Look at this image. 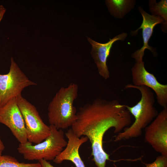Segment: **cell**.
<instances>
[{
    "label": "cell",
    "mask_w": 167,
    "mask_h": 167,
    "mask_svg": "<svg viewBox=\"0 0 167 167\" xmlns=\"http://www.w3.org/2000/svg\"><path fill=\"white\" fill-rule=\"evenodd\" d=\"M167 0H161L157 2L155 0H150L148 2L149 11L151 15L162 18L166 24H167Z\"/></svg>",
    "instance_id": "cell-14"
},
{
    "label": "cell",
    "mask_w": 167,
    "mask_h": 167,
    "mask_svg": "<svg viewBox=\"0 0 167 167\" xmlns=\"http://www.w3.org/2000/svg\"><path fill=\"white\" fill-rule=\"evenodd\" d=\"M1 155H2V153H1V152H0V156H1Z\"/></svg>",
    "instance_id": "cell-20"
},
{
    "label": "cell",
    "mask_w": 167,
    "mask_h": 167,
    "mask_svg": "<svg viewBox=\"0 0 167 167\" xmlns=\"http://www.w3.org/2000/svg\"><path fill=\"white\" fill-rule=\"evenodd\" d=\"M146 167H167V156L160 155L158 156L153 162L145 163L142 162Z\"/></svg>",
    "instance_id": "cell-16"
},
{
    "label": "cell",
    "mask_w": 167,
    "mask_h": 167,
    "mask_svg": "<svg viewBox=\"0 0 167 167\" xmlns=\"http://www.w3.org/2000/svg\"><path fill=\"white\" fill-rule=\"evenodd\" d=\"M133 85L145 86L155 92L158 103L163 108H167V85L158 82L152 73L145 69L143 61L135 62L131 69Z\"/></svg>",
    "instance_id": "cell-9"
},
{
    "label": "cell",
    "mask_w": 167,
    "mask_h": 167,
    "mask_svg": "<svg viewBox=\"0 0 167 167\" xmlns=\"http://www.w3.org/2000/svg\"><path fill=\"white\" fill-rule=\"evenodd\" d=\"M6 9L4 6L2 5H0V22L2 19L5 14Z\"/></svg>",
    "instance_id": "cell-18"
},
{
    "label": "cell",
    "mask_w": 167,
    "mask_h": 167,
    "mask_svg": "<svg viewBox=\"0 0 167 167\" xmlns=\"http://www.w3.org/2000/svg\"><path fill=\"white\" fill-rule=\"evenodd\" d=\"M133 88L138 90L141 94L139 101L133 106L124 105L135 120L129 127L115 136L114 141L118 142L123 140L138 137L142 134L143 130L157 116L159 113L154 106V94L149 88L145 86H135L128 84L124 89Z\"/></svg>",
    "instance_id": "cell-2"
},
{
    "label": "cell",
    "mask_w": 167,
    "mask_h": 167,
    "mask_svg": "<svg viewBox=\"0 0 167 167\" xmlns=\"http://www.w3.org/2000/svg\"><path fill=\"white\" fill-rule=\"evenodd\" d=\"M16 98L24 120L28 141L36 144L41 143L49 135V126L44 122L36 107L21 94Z\"/></svg>",
    "instance_id": "cell-5"
},
{
    "label": "cell",
    "mask_w": 167,
    "mask_h": 167,
    "mask_svg": "<svg viewBox=\"0 0 167 167\" xmlns=\"http://www.w3.org/2000/svg\"><path fill=\"white\" fill-rule=\"evenodd\" d=\"M68 139L66 148L53 160L57 164H60L66 160L72 162L76 167H86L79 153L81 145L88 140L86 136L79 137L71 128L65 133Z\"/></svg>",
    "instance_id": "cell-12"
},
{
    "label": "cell",
    "mask_w": 167,
    "mask_h": 167,
    "mask_svg": "<svg viewBox=\"0 0 167 167\" xmlns=\"http://www.w3.org/2000/svg\"><path fill=\"white\" fill-rule=\"evenodd\" d=\"M131 122V114L124 105L116 100L97 98L79 108L71 129L79 137L88 138L91 144L92 160L97 167H105L106 161L110 160L103 146L105 133L113 128L114 133L118 134Z\"/></svg>",
    "instance_id": "cell-1"
},
{
    "label": "cell",
    "mask_w": 167,
    "mask_h": 167,
    "mask_svg": "<svg viewBox=\"0 0 167 167\" xmlns=\"http://www.w3.org/2000/svg\"><path fill=\"white\" fill-rule=\"evenodd\" d=\"M49 126V135L41 143L34 145L28 141L19 143L17 150L25 159L53 161L66 146L67 142L65 139L63 130L57 129L52 125Z\"/></svg>",
    "instance_id": "cell-4"
},
{
    "label": "cell",
    "mask_w": 167,
    "mask_h": 167,
    "mask_svg": "<svg viewBox=\"0 0 167 167\" xmlns=\"http://www.w3.org/2000/svg\"><path fill=\"white\" fill-rule=\"evenodd\" d=\"M105 4L110 14L117 19H122L134 8L135 0H106Z\"/></svg>",
    "instance_id": "cell-13"
},
{
    "label": "cell",
    "mask_w": 167,
    "mask_h": 167,
    "mask_svg": "<svg viewBox=\"0 0 167 167\" xmlns=\"http://www.w3.org/2000/svg\"><path fill=\"white\" fill-rule=\"evenodd\" d=\"M0 123L10 129L20 143L28 142L24 120L16 98H12L0 107Z\"/></svg>",
    "instance_id": "cell-8"
},
{
    "label": "cell",
    "mask_w": 167,
    "mask_h": 167,
    "mask_svg": "<svg viewBox=\"0 0 167 167\" xmlns=\"http://www.w3.org/2000/svg\"><path fill=\"white\" fill-rule=\"evenodd\" d=\"M138 10L143 17L142 23L137 29L131 32V35L135 36L137 35L138 31L142 29L143 45L141 49L134 52L131 57L134 58L135 62L143 61L145 49H149L154 56H156L155 49L148 45V41L153 33L154 27L157 24H162L165 21L161 17L150 15L145 11L141 6L138 7Z\"/></svg>",
    "instance_id": "cell-11"
},
{
    "label": "cell",
    "mask_w": 167,
    "mask_h": 167,
    "mask_svg": "<svg viewBox=\"0 0 167 167\" xmlns=\"http://www.w3.org/2000/svg\"><path fill=\"white\" fill-rule=\"evenodd\" d=\"M38 161L41 164V167H55L51 164L49 161L41 159ZM71 167H73L71 166Z\"/></svg>",
    "instance_id": "cell-17"
},
{
    "label": "cell",
    "mask_w": 167,
    "mask_h": 167,
    "mask_svg": "<svg viewBox=\"0 0 167 167\" xmlns=\"http://www.w3.org/2000/svg\"><path fill=\"white\" fill-rule=\"evenodd\" d=\"M78 86L70 83L62 87L56 93L48 107L50 125L57 129H65L71 126L77 119V111L74 106L78 95Z\"/></svg>",
    "instance_id": "cell-3"
},
{
    "label": "cell",
    "mask_w": 167,
    "mask_h": 167,
    "mask_svg": "<svg viewBox=\"0 0 167 167\" xmlns=\"http://www.w3.org/2000/svg\"><path fill=\"white\" fill-rule=\"evenodd\" d=\"M144 139L156 152L167 156V108L145 128Z\"/></svg>",
    "instance_id": "cell-7"
},
{
    "label": "cell",
    "mask_w": 167,
    "mask_h": 167,
    "mask_svg": "<svg viewBox=\"0 0 167 167\" xmlns=\"http://www.w3.org/2000/svg\"><path fill=\"white\" fill-rule=\"evenodd\" d=\"M10 60L8 73L0 74V107L21 94L25 88L36 85L28 78L13 58L11 57Z\"/></svg>",
    "instance_id": "cell-6"
},
{
    "label": "cell",
    "mask_w": 167,
    "mask_h": 167,
    "mask_svg": "<svg viewBox=\"0 0 167 167\" xmlns=\"http://www.w3.org/2000/svg\"><path fill=\"white\" fill-rule=\"evenodd\" d=\"M0 167H41L39 162H19L15 158L8 155L0 156Z\"/></svg>",
    "instance_id": "cell-15"
},
{
    "label": "cell",
    "mask_w": 167,
    "mask_h": 167,
    "mask_svg": "<svg viewBox=\"0 0 167 167\" xmlns=\"http://www.w3.org/2000/svg\"><path fill=\"white\" fill-rule=\"evenodd\" d=\"M127 36V33L123 32L110 39L109 41L105 43L98 42L87 37L88 41L92 46V57L96 65L99 74L105 79H107L110 77L107 61L113 44L118 41H124Z\"/></svg>",
    "instance_id": "cell-10"
},
{
    "label": "cell",
    "mask_w": 167,
    "mask_h": 167,
    "mask_svg": "<svg viewBox=\"0 0 167 167\" xmlns=\"http://www.w3.org/2000/svg\"><path fill=\"white\" fill-rule=\"evenodd\" d=\"M5 149V146L3 143L1 139L0 136V152L2 153V151H4Z\"/></svg>",
    "instance_id": "cell-19"
}]
</instances>
